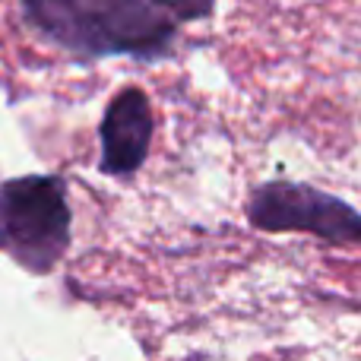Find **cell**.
<instances>
[{
    "label": "cell",
    "mask_w": 361,
    "mask_h": 361,
    "mask_svg": "<svg viewBox=\"0 0 361 361\" xmlns=\"http://www.w3.org/2000/svg\"><path fill=\"white\" fill-rule=\"evenodd\" d=\"M152 105L140 86L121 89L102 118V171L114 178L133 175L149 156L152 143Z\"/></svg>",
    "instance_id": "4"
},
{
    "label": "cell",
    "mask_w": 361,
    "mask_h": 361,
    "mask_svg": "<svg viewBox=\"0 0 361 361\" xmlns=\"http://www.w3.org/2000/svg\"><path fill=\"white\" fill-rule=\"evenodd\" d=\"M152 4H159L178 23H200V19H209L216 10V0H152Z\"/></svg>",
    "instance_id": "5"
},
{
    "label": "cell",
    "mask_w": 361,
    "mask_h": 361,
    "mask_svg": "<svg viewBox=\"0 0 361 361\" xmlns=\"http://www.w3.org/2000/svg\"><path fill=\"white\" fill-rule=\"evenodd\" d=\"M70 247L63 180L32 175L0 187V250L32 273H48Z\"/></svg>",
    "instance_id": "2"
},
{
    "label": "cell",
    "mask_w": 361,
    "mask_h": 361,
    "mask_svg": "<svg viewBox=\"0 0 361 361\" xmlns=\"http://www.w3.org/2000/svg\"><path fill=\"white\" fill-rule=\"evenodd\" d=\"M29 25L76 57L156 61L175 44L178 19L152 0H23Z\"/></svg>",
    "instance_id": "1"
},
{
    "label": "cell",
    "mask_w": 361,
    "mask_h": 361,
    "mask_svg": "<svg viewBox=\"0 0 361 361\" xmlns=\"http://www.w3.org/2000/svg\"><path fill=\"white\" fill-rule=\"evenodd\" d=\"M247 219L257 231H301L326 244H358L361 212L343 197L298 180H267L247 200Z\"/></svg>",
    "instance_id": "3"
}]
</instances>
